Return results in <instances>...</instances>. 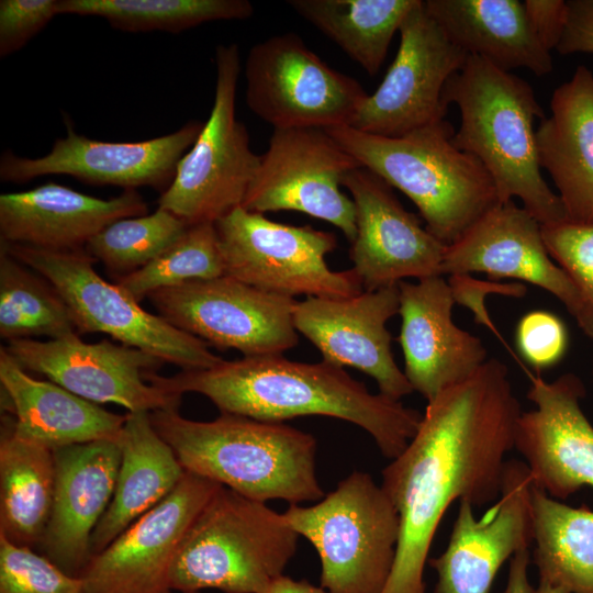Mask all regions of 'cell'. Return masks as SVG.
Returning a JSON list of instances; mask_svg holds the SVG:
<instances>
[{"label":"cell","mask_w":593,"mask_h":593,"mask_svg":"<svg viewBox=\"0 0 593 593\" xmlns=\"http://www.w3.org/2000/svg\"><path fill=\"white\" fill-rule=\"evenodd\" d=\"M58 0H1L0 56L25 46L57 15Z\"/></svg>","instance_id":"cell-40"},{"label":"cell","mask_w":593,"mask_h":593,"mask_svg":"<svg viewBox=\"0 0 593 593\" xmlns=\"http://www.w3.org/2000/svg\"><path fill=\"white\" fill-rule=\"evenodd\" d=\"M536 128L538 159L552 179L567 220L593 223V74L578 66L550 100Z\"/></svg>","instance_id":"cell-26"},{"label":"cell","mask_w":593,"mask_h":593,"mask_svg":"<svg viewBox=\"0 0 593 593\" xmlns=\"http://www.w3.org/2000/svg\"><path fill=\"white\" fill-rule=\"evenodd\" d=\"M224 276L214 223L190 225L164 253L141 269L115 279L137 302L160 289Z\"/></svg>","instance_id":"cell-35"},{"label":"cell","mask_w":593,"mask_h":593,"mask_svg":"<svg viewBox=\"0 0 593 593\" xmlns=\"http://www.w3.org/2000/svg\"><path fill=\"white\" fill-rule=\"evenodd\" d=\"M78 335L70 311L54 286L0 247V336L7 342Z\"/></svg>","instance_id":"cell-33"},{"label":"cell","mask_w":593,"mask_h":593,"mask_svg":"<svg viewBox=\"0 0 593 593\" xmlns=\"http://www.w3.org/2000/svg\"><path fill=\"white\" fill-rule=\"evenodd\" d=\"M222 484L184 472L178 485L136 519L81 574L89 593H170L181 542Z\"/></svg>","instance_id":"cell-16"},{"label":"cell","mask_w":593,"mask_h":593,"mask_svg":"<svg viewBox=\"0 0 593 593\" xmlns=\"http://www.w3.org/2000/svg\"><path fill=\"white\" fill-rule=\"evenodd\" d=\"M146 380L167 392L206 396L221 413L283 423L322 415L350 422L370 434L381 454L396 458L415 436L423 414L381 393L369 392L343 368L298 362L282 355L223 360L201 370H181Z\"/></svg>","instance_id":"cell-2"},{"label":"cell","mask_w":593,"mask_h":593,"mask_svg":"<svg viewBox=\"0 0 593 593\" xmlns=\"http://www.w3.org/2000/svg\"><path fill=\"white\" fill-rule=\"evenodd\" d=\"M54 457V501L38 549L81 577L92 558V534L114 494L121 451L116 441L98 440L56 449Z\"/></svg>","instance_id":"cell-24"},{"label":"cell","mask_w":593,"mask_h":593,"mask_svg":"<svg viewBox=\"0 0 593 593\" xmlns=\"http://www.w3.org/2000/svg\"><path fill=\"white\" fill-rule=\"evenodd\" d=\"M147 212V203L136 189L100 199L46 182L0 195V237L9 244L48 250L81 249L109 224Z\"/></svg>","instance_id":"cell-25"},{"label":"cell","mask_w":593,"mask_h":593,"mask_svg":"<svg viewBox=\"0 0 593 593\" xmlns=\"http://www.w3.org/2000/svg\"><path fill=\"white\" fill-rule=\"evenodd\" d=\"M265 593H327L321 585L316 586L307 580H294L288 575L278 578Z\"/></svg>","instance_id":"cell-44"},{"label":"cell","mask_w":593,"mask_h":593,"mask_svg":"<svg viewBox=\"0 0 593 593\" xmlns=\"http://www.w3.org/2000/svg\"><path fill=\"white\" fill-rule=\"evenodd\" d=\"M567 21L556 51L561 55L593 54V0L567 1Z\"/></svg>","instance_id":"cell-42"},{"label":"cell","mask_w":593,"mask_h":593,"mask_svg":"<svg viewBox=\"0 0 593 593\" xmlns=\"http://www.w3.org/2000/svg\"><path fill=\"white\" fill-rule=\"evenodd\" d=\"M293 530L315 548L320 585L327 593H382L392 572L399 515L381 484L354 471L311 506L283 513Z\"/></svg>","instance_id":"cell-7"},{"label":"cell","mask_w":593,"mask_h":593,"mask_svg":"<svg viewBox=\"0 0 593 593\" xmlns=\"http://www.w3.org/2000/svg\"><path fill=\"white\" fill-rule=\"evenodd\" d=\"M399 32L393 63L349 126L398 137L445 119V86L465 66L469 54L448 38L427 13L424 0H416Z\"/></svg>","instance_id":"cell-14"},{"label":"cell","mask_w":593,"mask_h":593,"mask_svg":"<svg viewBox=\"0 0 593 593\" xmlns=\"http://www.w3.org/2000/svg\"><path fill=\"white\" fill-rule=\"evenodd\" d=\"M534 593H570L567 589L558 585H553L547 581L539 580L537 589Z\"/></svg>","instance_id":"cell-45"},{"label":"cell","mask_w":593,"mask_h":593,"mask_svg":"<svg viewBox=\"0 0 593 593\" xmlns=\"http://www.w3.org/2000/svg\"><path fill=\"white\" fill-rule=\"evenodd\" d=\"M214 226L224 276L288 298L339 299L363 292L353 269L333 271L327 266L325 257L337 245L333 233L275 222L243 206Z\"/></svg>","instance_id":"cell-10"},{"label":"cell","mask_w":593,"mask_h":593,"mask_svg":"<svg viewBox=\"0 0 593 593\" xmlns=\"http://www.w3.org/2000/svg\"><path fill=\"white\" fill-rule=\"evenodd\" d=\"M416 0H289L304 20L336 43L369 76L380 70L396 31Z\"/></svg>","instance_id":"cell-32"},{"label":"cell","mask_w":593,"mask_h":593,"mask_svg":"<svg viewBox=\"0 0 593 593\" xmlns=\"http://www.w3.org/2000/svg\"><path fill=\"white\" fill-rule=\"evenodd\" d=\"M154 428L187 472L260 502L320 501L316 439L283 423L221 413L213 421L188 419L178 410L150 412Z\"/></svg>","instance_id":"cell-3"},{"label":"cell","mask_w":593,"mask_h":593,"mask_svg":"<svg viewBox=\"0 0 593 593\" xmlns=\"http://www.w3.org/2000/svg\"><path fill=\"white\" fill-rule=\"evenodd\" d=\"M399 307L398 284L350 298L307 296L296 301L293 324L323 361L365 372L377 382L379 393L400 401L414 390L394 360L385 326Z\"/></svg>","instance_id":"cell-21"},{"label":"cell","mask_w":593,"mask_h":593,"mask_svg":"<svg viewBox=\"0 0 593 593\" xmlns=\"http://www.w3.org/2000/svg\"><path fill=\"white\" fill-rule=\"evenodd\" d=\"M190 225L174 213L158 208L152 214L118 220L85 246L113 275H130L157 258Z\"/></svg>","instance_id":"cell-36"},{"label":"cell","mask_w":593,"mask_h":593,"mask_svg":"<svg viewBox=\"0 0 593 593\" xmlns=\"http://www.w3.org/2000/svg\"><path fill=\"white\" fill-rule=\"evenodd\" d=\"M2 407L15 433L51 450L98 440L119 441L125 415L111 413L63 387L37 380L0 349Z\"/></svg>","instance_id":"cell-27"},{"label":"cell","mask_w":593,"mask_h":593,"mask_svg":"<svg viewBox=\"0 0 593 593\" xmlns=\"http://www.w3.org/2000/svg\"><path fill=\"white\" fill-rule=\"evenodd\" d=\"M533 561L539 580L570 593H593V511L532 489Z\"/></svg>","instance_id":"cell-31"},{"label":"cell","mask_w":593,"mask_h":593,"mask_svg":"<svg viewBox=\"0 0 593 593\" xmlns=\"http://www.w3.org/2000/svg\"><path fill=\"white\" fill-rule=\"evenodd\" d=\"M516 344L523 358L536 369L555 366L568 347L563 322L547 311L526 313L516 327Z\"/></svg>","instance_id":"cell-39"},{"label":"cell","mask_w":593,"mask_h":593,"mask_svg":"<svg viewBox=\"0 0 593 593\" xmlns=\"http://www.w3.org/2000/svg\"><path fill=\"white\" fill-rule=\"evenodd\" d=\"M470 272L523 280L548 291L593 339V306L549 255L541 224L513 200L499 203L446 247L441 275Z\"/></svg>","instance_id":"cell-18"},{"label":"cell","mask_w":593,"mask_h":593,"mask_svg":"<svg viewBox=\"0 0 593 593\" xmlns=\"http://www.w3.org/2000/svg\"><path fill=\"white\" fill-rule=\"evenodd\" d=\"M584 396V384L574 373L551 382L533 377L527 398L535 409L522 412L516 425L514 448L533 485L556 500L593 486V425L581 407Z\"/></svg>","instance_id":"cell-22"},{"label":"cell","mask_w":593,"mask_h":593,"mask_svg":"<svg viewBox=\"0 0 593 593\" xmlns=\"http://www.w3.org/2000/svg\"><path fill=\"white\" fill-rule=\"evenodd\" d=\"M57 14L93 15L124 32L178 33L217 20L254 14L247 0H58Z\"/></svg>","instance_id":"cell-34"},{"label":"cell","mask_w":593,"mask_h":593,"mask_svg":"<svg viewBox=\"0 0 593 593\" xmlns=\"http://www.w3.org/2000/svg\"><path fill=\"white\" fill-rule=\"evenodd\" d=\"M0 593H89L81 577L66 573L32 548L0 535Z\"/></svg>","instance_id":"cell-37"},{"label":"cell","mask_w":593,"mask_h":593,"mask_svg":"<svg viewBox=\"0 0 593 593\" xmlns=\"http://www.w3.org/2000/svg\"><path fill=\"white\" fill-rule=\"evenodd\" d=\"M325 131L361 167L413 201L426 230L446 246L500 203L491 175L475 156L456 147V131L445 119L398 137L349 125Z\"/></svg>","instance_id":"cell-5"},{"label":"cell","mask_w":593,"mask_h":593,"mask_svg":"<svg viewBox=\"0 0 593 593\" xmlns=\"http://www.w3.org/2000/svg\"><path fill=\"white\" fill-rule=\"evenodd\" d=\"M0 247L54 286L78 334H108L182 370L209 369L223 361L208 343L145 311L121 287L100 277L85 248L48 250L2 240Z\"/></svg>","instance_id":"cell-8"},{"label":"cell","mask_w":593,"mask_h":593,"mask_svg":"<svg viewBox=\"0 0 593 593\" xmlns=\"http://www.w3.org/2000/svg\"><path fill=\"white\" fill-rule=\"evenodd\" d=\"M121 462L112 500L91 537L92 557L166 497L184 469L154 428L150 412L125 414L119 438Z\"/></svg>","instance_id":"cell-28"},{"label":"cell","mask_w":593,"mask_h":593,"mask_svg":"<svg viewBox=\"0 0 593 593\" xmlns=\"http://www.w3.org/2000/svg\"><path fill=\"white\" fill-rule=\"evenodd\" d=\"M427 13L448 38L495 67L511 71L527 68L541 77L552 68L518 0H424Z\"/></svg>","instance_id":"cell-29"},{"label":"cell","mask_w":593,"mask_h":593,"mask_svg":"<svg viewBox=\"0 0 593 593\" xmlns=\"http://www.w3.org/2000/svg\"><path fill=\"white\" fill-rule=\"evenodd\" d=\"M0 535L11 542L38 547L52 513L54 451L19 436L13 416L1 418Z\"/></svg>","instance_id":"cell-30"},{"label":"cell","mask_w":593,"mask_h":593,"mask_svg":"<svg viewBox=\"0 0 593 593\" xmlns=\"http://www.w3.org/2000/svg\"><path fill=\"white\" fill-rule=\"evenodd\" d=\"M67 133L38 158L10 150L0 158V180L22 183L47 175H68L88 184L126 189L152 187L166 191L177 166L193 145L204 123L190 121L174 133L141 142H104L78 134L69 120Z\"/></svg>","instance_id":"cell-17"},{"label":"cell","mask_w":593,"mask_h":593,"mask_svg":"<svg viewBox=\"0 0 593 593\" xmlns=\"http://www.w3.org/2000/svg\"><path fill=\"white\" fill-rule=\"evenodd\" d=\"M298 539L283 513L222 485L181 542L171 590L265 593L283 575Z\"/></svg>","instance_id":"cell-6"},{"label":"cell","mask_w":593,"mask_h":593,"mask_svg":"<svg viewBox=\"0 0 593 593\" xmlns=\"http://www.w3.org/2000/svg\"><path fill=\"white\" fill-rule=\"evenodd\" d=\"M530 472L524 461L506 460L501 492L479 518L460 501L444 552L428 559L437 581L434 593H489L503 563L533 542Z\"/></svg>","instance_id":"cell-20"},{"label":"cell","mask_w":593,"mask_h":593,"mask_svg":"<svg viewBox=\"0 0 593 593\" xmlns=\"http://www.w3.org/2000/svg\"><path fill=\"white\" fill-rule=\"evenodd\" d=\"M246 103L273 128L350 125L368 97L289 32L254 45L245 63Z\"/></svg>","instance_id":"cell-11"},{"label":"cell","mask_w":593,"mask_h":593,"mask_svg":"<svg viewBox=\"0 0 593 593\" xmlns=\"http://www.w3.org/2000/svg\"><path fill=\"white\" fill-rule=\"evenodd\" d=\"M444 101L460 112L454 144L483 164L500 203L519 199L541 225L568 221L560 198L541 175L534 121L545 113L527 81L469 55L448 79Z\"/></svg>","instance_id":"cell-4"},{"label":"cell","mask_w":593,"mask_h":593,"mask_svg":"<svg viewBox=\"0 0 593 593\" xmlns=\"http://www.w3.org/2000/svg\"><path fill=\"white\" fill-rule=\"evenodd\" d=\"M530 557L529 548H523L512 557L503 593H534L535 589L528 578Z\"/></svg>","instance_id":"cell-43"},{"label":"cell","mask_w":593,"mask_h":593,"mask_svg":"<svg viewBox=\"0 0 593 593\" xmlns=\"http://www.w3.org/2000/svg\"><path fill=\"white\" fill-rule=\"evenodd\" d=\"M25 370L42 373L52 382L96 404L113 403L128 412L178 410L180 394L149 383L163 360L131 346L109 340L83 343L78 335L48 339L8 342L4 347Z\"/></svg>","instance_id":"cell-15"},{"label":"cell","mask_w":593,"mask_h":593,"mask_svg":"<svg viewBox=\"0 0 593 593\" xmlns=\"http://www.w3.org/2000/svg\"><path fill=\"white\" fill-rule=\"evenodd\" d=\"M342 186L355 204L356 237L349 258L365 291L406 278L441 276L447 246L403 208L389 183L358 167L344 177Z\"/></svg>","instance_id":"cell-19"},{"label":"cell","mask_w":593,"mask_h":593,"mask_svg":"<svg viewBox=\"0 0 593 593\" xmlns=\"http://www.w3.org/2000/svg\"><path fill=\"white\" fill-rule=\"evenodd\" d=\"M398 342L404 374L427 402L473 374L488 359L480 337L458 327L451 317L455 298L441 276L401 281Z\"/></svg>","instance_id":"cell-23"},{"label":"cell","mask_w":593,"mask_h":593,"mask_svg":"<svg viewBox=\"0 0 593 593\" xmlns=\"http://www.w3.org/2000/svg\"><path fill=\"white\" fill-rule=\"evenodd\" d=\"M541 234L551 258L593 306V223L541 225Z\"/></svg>","instance_id":"cell-38"},{"label":"cell","mask_w":593,"mask_h":593,"mask_svg":"<svg viewBox=\"0 0 593 593\" xmlns=\"http://www.w3.org/2000/svg\"><path fill=\"white\" fill-rule=\"evenodd\" d=\"M147 299L177 328L244 357L282 355L298 344L293 298L228 276L160 289Z\"/></svg>","instance_id":"cell-12"},{"label":"cell","mask_w":593,"mask_h":593,"mask_svg":"<svg viewBox=\"0 0 593 593\" xmlns=\"http://www.w3.org/2000/svg\"><path fill=\"white\" fill-rule=\"evenodd\" d=\"M361 167L324 128H273L243 208L258 213L291 210L338 227L351 244L355 204L340 187Z\"/></svg>","instance_id":"cell-13"},{"label":"cell","mask_w":593,"mask_h":593,"mask_svg":"<svg viewBox=\"0 0 593 593\" xmlns=\"http://www.w3.org/2000/svg\"><path fill=\"white\" fill-rule=\"evenodd\" d=\"M523 4L530 27L541 46L548 52L556 49L566 26L567 1L526 0Z\"/></svg>","instance_id":"cell-41"},{"label":"cell","mask_w":593,"mask_h":593,"mask_svg":"<svg viewBox=\"0 0 593 593\" xmlns=\"http://www.w3.org/2000/svg\"><path fill=\"white\" fill-rule=\"evenodd\" d=\"M502 361L427 402L415 436L382 470L381 486L395 507L400 535L382 593H426L424 569L444 514L456 501L481 506L497 500L505 455L522 414Z\"/></svg>","instance_id":"cell-1"},{"label":"cell","mask_w":593,"mask_h":593,"mask_svg":"<svg viewBox=\"0 0 593 593\" xmlns=\"http://www.w3.org/2000/svg\"><path fill=\"white\" fill-rule=\"evenodd\" d=\"M193 593H199V592H193Z\"/></svg>","instance_id":"cell-46"},{"label":"cell","mask_w":593,"mask_h":593,"mask_svg":"<svg viewBox=\"0 0 593 593\" xmlns=\"http://www.w3.org/2000/svg\"><path fill=\"white\" fill-rule=\"evenodd\" d=\"M215 67L210 116L158 199V208L189 225L215 223L242 206L261 163V155L250 148L245 124L236 118L240 60L235 43L216 47Z\"/></svg>","instance_id":"cell-9"}]
</instances>
